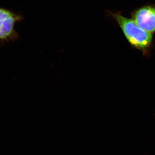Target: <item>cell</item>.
Listing matches in <instances>:
<instances>
[{"label": "cell", "mask_w": 155, "mask_h": 155, "mask_svg": "<svg viewBox=\"0 0 155 155\" xmlns=\"http://www.w3.org/2000/svg\"><path fill=\"white\" fill-rule=\"evenodd\" d=\"M116 19L124 35L134 47L145 51L150 47L153 37L152 34L143 30L133 19L124 17L119 13H110Z\"/></svg>", "instance_id": "cell-1"}, {"label": "cell", "mask_w": 155, "mask_h": 155, "mask_svg": "<svg viewBox=\"0 0 155 155\" xmlns=\"http://www.w3.org/2000/svg\"><path fill=\"white\" fill-rule=\"evenodd\" d=\"M132 19L140 28L149 33L155 32V7L140 8L133 14Z\"/></svg>", "instance_id": "cell-3"}, {"label": "cell", "mask_w": 155, "mask_h": 155, "mask_svg": "<svg viewBox=\"0 0 155 155\" xmlns=\"http://www.w3.org/2000/svg\"><path fill=\"white\" fill-rule=\"evenodd\" d=\"M23 19L21 14L0 7V42L5 43L17 40L19 36L15 29V25Z\"/></svg>", "instance_id": "cell-2"}]
</instances>
